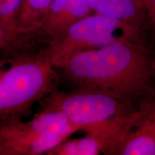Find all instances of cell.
Here are the masks:
<instances>
[{
    "label": "cell",
    "mask_w": 155,
    "mask_h": 155,
    "mask_svg": "<svg viewBox=\"0 0 155 155\" xmlns=\"http://www.w3.org/2000/svg\"><path fill=\"white\" fill-rule=\"evenodd\" d=\"M144 1L148 13L152 33L155 36V0H144Z\"/></svg>",
    "instance_id": "cell-13"
},
{
    "label": "cell",
    "mask_w": 155,
    "mask_h": 155,
    "mask_svg": "<svg viewBox=\"0 0 155 155\" xmlns=\"http://www.w3.org/2000/svg\"><path fill=\"white\" fill-rule=\"evenodd\" d=\"M139 111L133 115L116 117L86 127L83 131L98 143L101 152L107 155H121V150L139 116Z\"/></svg>",
    "instance_id": "cell-8"
},
{
    "label": "cell",
    "mask_w": 155,
    "mask_h": 155,
    "mask_svg": "<svg viewBox=\"0 0 155 155\" xmlns=\"http://www.w3.org/2000/svg\"><path fill=\"white\" fill-rule=\"evenodd\" d=\"M139 112L121 155H155V93L141 104Z\"/></svg>",
    "instance_id": "cell-7"
},
{
    "label": "cell",
    "mask_w": 155,
    "mask_h": 155,
    "mask_svg": "<svg viewBox=\"0 0 155 155\" xmlns=\"http://www.w3.org/2000/svg\"><path fill=\"white\" fill-rule=\"evenodd\" d=\"M101 150L96 139L87 134L80 139L65 140L53 150L49 151L47 155H97Z\"/></svg>",
    "instance_id": "cell-12"
},
{
    "label": "cell",
    "mask_w": 155,
    "mask_h": 155,
    "mask_svg": "<svg viewBox=\"0 0 155 155\" xmlns=\"http://www.w3.org/2000/svg\"><path fill=\"white\" fill-rule=\"evenodd\" d=\"M24 0H0V50L14 43L19 35V17Z\"/></svg>",
    "instance_id": "cell-10"
},
{
    "label": "cell",
    "mask_w": 155,
    "mask_h": 155,
    "mask_svg": "<svg viewBox=\"0 0 155 155\" xmlns=\"http://www.w3.org/2000/svg\"><path fill=\"white\" fill-rule=\"evenodd\" d=\"M92 13L88 0H53L36 30L53 38Z\"/></svg>",
    "instance_id": "cell-6"
},
{
    "label": "cell",
    "mask_w": 155,
    "mask_h": 155,
    "mask_svg": "<svg viewBox=\"0 0 155 155\" xmlns=\"http://www.w3.org/2000/svg\"><path fill=\"white\" fill-rule=\"evenodd\" d=\"M81 128L58 111H41L32 120L0 123V155L47 153Z\"/></svg>",
    "instance_id": "cell-3"
},
{
    "label": "cell",
    "mask_w": 155,
    "mask_h": 155,
    "mask_svg": "<svg viewBox=\"0 0 155 155\" xmlns=\"http://www.w3.org/2000/svg\"><path fill=\"white\" fill-rule=\"evenodd\" d=\"M53 0H24L19 17V32L36 30Z\"/></svg>",
    "instance_id": "cell-11"
},
{
    "label": "cell",
    "mask_w": 155,
    "mask_h": 155,
    "mask_svg": "<svg viewBox=\"0 0 155 155\" xmlns=\"http://www.w3.org/2000/svg\"><path fill=\"white\" fill-rule=\"evenodd\" d=\"M60 69L76 88L139 106L155 93V48L122 35L113 43L75 54Z\"/></svg>",
    "instance_id": "cell-1"
},
{
    "label": "cell",
    "mask_w": 155,
    "mask_h": 155,
    "mask_svg": "<svg viewBox=\"0 0 155 155\" xmlns=\"http://www.w3.org/2000/svg\"><path fill=\"white\" fill-rule=\"evenodd\" d=\"M137 40H148L149 32L118 19L92 13L51 39L50 56L55 68H61L75 54L113 43L120 35Z\"/></svg>",
    "instance_id": "cell-4"
},
{
    "label": "cell",
    "mask_w": 155,
    "mask_h": 155,
    "mask_svg": "<svg viewBox=\"0 0 155 155\" xmlns=\"http://www.w3.org/2000/svg\"><path fill=\"white\" fill-rule=\"evenodd\" d=\"M88 2L94 13L152 32L144 0H88Z\"/></svg>",
    "instance_id": "cell-9"
},
{
    "label": "cell",
    "mask_w": 155,
    "mask_h": 155,
    "mask_svg": "<svg viewBox=\"0 0 155 155\" xmlns=\"http://www.w3.org/2000/svg\"><path fill=\"white\" fill-rule=\"evenodd\" d=\"M50 48L9 58L0 71V123L29 117L36 102L59 89L61 77L52 63Z\"/></svg>",
    "instance_id": "cell-2"
},
{
    "label": "cell",
    "mask_w": 155,
    "mask_h": 155,
    "mask_svg": "<svg viewBox=\"0 0 155 155\" xmlns=\"http://www.w3.org/2000/svg\"><path fill=\"white\" fill-rule=\"evenodd\" d=\"M38 104V112H61L81 130L113 118L133 115L139 108L104 93L79 88L71 92L57 89Z\"/></svg>",
    "instance_id": "cell-5"
}]
</instances>
